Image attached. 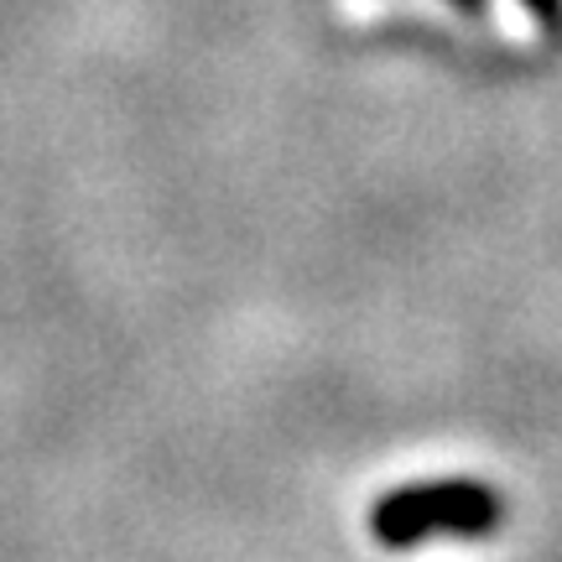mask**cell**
<instances>
[{"label":"cell","instance_id":"6da1fadb","mask_svg":"<svg viewBox=\"0 0 562 562\" xmlns=\"http://www.w3.org/2000/svg\"><path fill=\"white\" fill-rule=\"evenodd\" d=\"M505 526V501L480 480H427L385 495L370 516V531L385 547H422L427 537H463L480 542Z\"/></svg>","mask_w":562,"mask_h":562}]
</instances>
